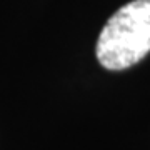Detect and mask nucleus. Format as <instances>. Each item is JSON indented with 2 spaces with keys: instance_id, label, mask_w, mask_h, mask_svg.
Wrapping results in <instances>:
<instances>
[{
  "instance_id": "obj_1",
  "label": "nucleus",
  "mask_w": 150,
  "mask_h": 150,
  "mask_svg": "<svg viewBox=\"0 0 150 150\" xmlns=\"http://www.w3.org/2000/svg\"><path fill=\"white\" fill-rule=\"evenodd\" d=\"M97 59L108 70H123L150 52V0H134L113 13L97 42Z\"/></svg>"
}]
</instances>
